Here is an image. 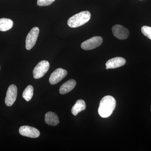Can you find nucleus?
Segmentation results:
<instances>
[{"label": "nucleus", "instance_id": "f257e3e1", "mask_svg": "<svg viewBox=\"0 0 151 151\" xmlns=\"http://www.w3.org/2000/svg\"><path fill=\"white\" fill-rule=\"evenodd\" d=\"M116 100L112 96L108 95L102 98L98 108V113L102 118L109 117L116 106Z\"/></svg>", "mask_w": 151, "mask_h": 151}, {"label": "nucleus", "instance_id": "f03ea898", "mask_svg": "<svg viewBox=\"0 0 151 151\" xmlns=\"http://www.w3.org/2000/svg\"><path fill=\"white\" fill-rule=\"evenodd\" d=\"M91 14L89 11H83L71 17L68 21V25L71 28L81 26L89 21Z\"/></svg>", "mask_w": 151, "mask_h": 151}, {"label": "nucleus", "instance_id": "7ed1b4c3", "mask_svg": "<svg viewBox=\"0 0 151 151\" xmlns=\"http://www.w3.org/2000/svg\"><path fill=\"white\" fill-rule=\"evenodd\" d=\"M50 63L47 60H42L39 63L33 71L34 78L35 79L42 78L47 72Z\"/></svg>", "mask_w": 151, "mask_h": 151}, {"label": "nucleus", "instance_id": "20e7f679", "mask_svg": "<svg viewBox=\"0 0 151 151\" xmlns=\"http://www.w3.org/2000/svg\"><path fill=\"white\" fill-rule=\"evenodd\" d=\"M39 32V29L37 27L32 28L31 30L26 39V48L27 50H30L35 46Z\"/></svg>", "mask_w": 151, "mask_h": 151}, {"label": "nucleus", "instance_id": "39448f33", "mask_svg": "<svg viewBox=\"0 0 151 151\" xmlns=\"http://www.w3.org/2000/svg\"><path fill=\"white\" fill-rule=\"evenodd\" d=\"M103 42V38L101 37H94L82 42L81 47L84 50H91L100 46Z\"/></svg>", "mask_w": 151, "mask_h": 151}, {"label": "nucleus", "instance_id": "423d86ee", "mask_svg": "<svg viewBox=\"0 0 151 151\" xmlns=\"http://www.w3.org/2000/svg\"><path fill=\"white\" fill-rule=\"evenodd\" d=\"M17 95V88L14 84H12L9 86L7 91L5 98L6 105L7 106H12L16 100Z\"/></svg>", "mask_w": 151, "mask_h": 151}, {"label": "nucleus", "instance_id": "0eeeda50", "mask_svg": "<svg viewBox=\"0 0 151 151\" xmlns=\"http://www.w3.org/2000/svg\"><path fill=\"white\" fill-rule=\"evenodd\" d=\"M19 132L22 136L32 138L38 137L40 135L39 131L34 127L28 126H22L19 129Z\"/></svg>", "mask_w": 151, "mask_h": 151}, {"label": "nucleus", "instance_id": "6e6552de", "mask_svg": "<svg viewBox=\"0 0 151 151\" xmlns=\"http://www.w3.org/2000/svg\"><path fill=\"white\" fill-rule=\"evenodd\" d=\"M112 30L113 35L119 39H127L129 35V30L121 25H115L112 27Z\"/></svg>", "mask_w": 151, "mask_h": 151}, {"label": "nucleus", "instance_id": "1a4fd4ad", "mask_svg": "<svg viewBox=\"0 0 151 151\" xmlns=\"http://www.w3.org/2000/svg\"><path fill=\"white\" fill-rule=\"evenodd\" d=\"M67 70L62 68H58L54 70L49 78L50 84L54 85L62 80L67 75Z\"/></svg>", "mask_w": 151, "mask_h": 151}, {"label": "nucleus", "instance_id": "9d476101", "mask_svg": "<svg viewBox=\"0 0 151 151\" xmlns=\"http://www.w3.org/2000/svg\"><path fill=\"white\" fill-rule=\"evenodd\" d=\"M126 63V60L123 58L120 57L113 58L106 62V69L117 68L125 65Z\"/></svg>", "mask_w": 151, "mask_h": 151}, {"label": "nucleus", "instance_id": "9b49d317", "mask_svg": "<svg viewBox=\"0 0 151 151\" xmlns=\"http://www.w3.org/2000/svg\"><path fill=\"white\" fill-rule=\"evenodd\" d=\"M76 82L74 79H70L62 84L60 88V93L61 94H66L74 89Z\"/></svg>", "mask_w": 151, "mask_h": 151}, {"label": "nucleus", "instance_id": "f8f14e48", "mask_svg": "<svg viewBox=\"0 0 151 151\" xmlns=\"http://www.w3.org/2000/svg\"><path fill=\"white\" fill-rule=\"evenodd\" d=\"M45 123L50 126H56L59 123L58 116L55 113L50 111L45 114Z\"/></svg>", "mask_w": 151, "mask_h": 151}, {"label": "nucleus", "instance_id": "ddd939ff", "mask_svg": "<svg viewBox=\"0 0 151 151\" xmlns=\"http://www.w3.org/2000/svg\"><path fill=\"white\" fill-rule=\"evenodd\" d=\"M86 105L85 101L82 100H78L76 101L75 105L71 109V113L74 116H76L78 113L84 111Z\"/></svg>", "mask_w": 151, "mask_h": 151}, {"label": "nucleus", "instance_id": "4468645a", "mask_svg": "<svg viewBox=\"0 0 151 151\" xmlns=\"http://www.w3.org/2000/svg\"><path fill=\"white\" fill-rule=\"evenodd\" d=\"M14 23L11 19L2 18L0 19V31L5 32L12 29Z\"/></svg>", "mask_w": 151, "mask_h": 151}, {"label": "nucleus", "instance_id": "2eb2a0df", "mask_svg": "<svg viewBox=\"0 0 151 151\" xmlns=\"http://www.w3.org/2000/svg\"><path fill=\"white\" fill-rule=\"evenodd\" d=\"M33 87L32 85H29L23 92V97L27 102L29 101L33 95Z\"/></svg>", "mask_w": 151, "mask_h": 151}, {"label": "nucleus", "instance_id": "dca6fc26", "mask_svg": "<svg viewBox=\"0 0 151 151\" xmlns=\"http://www.w3.org/2000/svg\"><path fill=\"white\" fill-rule=\"evenodd\" d=\"M141 30L144 35L151 40V27L144 26L141 28Z\"/></svg>", "mask_w": 151, "mask_h": 151}, {"label": "nucleus", "instance_id": "f3484780", "mask_svg": "<svg viewBox=\"0 0 151 151\" xmlns=\"http://www.w3.org/2000/svg\"><path fill=\"white\" fill-rule=\"evenodd\" d=\"M55 0H37V4L40 6L50 5Z\"/></svg>", "mask_w": 151, "mask_h": 151}, {"label": "nucleus", "instance_id": "a211bd4d", "mask_svg": "<svg viewBox=\"0 0 151 151\" xmlns=\"http://www.w3.org/2000/svg\"></svg>", "mask_w": 151, "mask_h": 151}]
</instances>
